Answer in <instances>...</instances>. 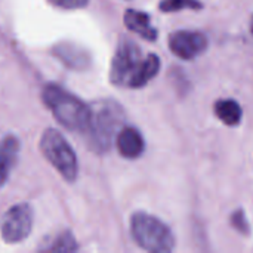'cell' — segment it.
<instances>
[{"instance_id":"6da1fadb","label":"cell","mask_w":253,"mask_h":253,"mask_svg":"<svg viewBox=\"0 0 253 253\" xmlns=\"http://www.w3.org/2000/svg\"><path fill=\"white\" fill-rule=\"evenodd\" d=\"M123 122L125 113L117 102L104 99L90 105V119L84 132L89 147L96 153L108 151L123 127Z\"/></svg>"},{"instance_id":"7a4b0ae2","label":"cell","mask_w":253,"mask_h":253,"mask_svg":"<svg viewBox=\"0 0 253 253\" xmlns=\"http://www.w3.org/2000/svg\"><path fill=\"white\" fill-rule=\"evenodd\" d=\"M42 98L44 105L64 127L68 130L86 132L90 119L89 105L58 84H46L43 87Z\"/></svg>"},{"instance_id":"3957f363","label":"cell","mask_w":253,"mask_h":253,"mask_svg":"<svg viewBox=\"0 0 253 253\" xmlns=\"http://www.w3.org/2000/svg\"><path fill=\"white\" fill-rule=\"evenodd\" d=\"M130 234L135 243L147 252L168 253L175 248V236L170 228L159 218L145 212L132 215Z\"/></svg>"},{"instance_id":"277c9868","label":"cell","mask_w":253,"mask_h":253,"mask_svg":"<svg viewBox=\"0 0 253 253\" xmlns=\"http://www.w3.org/2000/svg\"><path fill=\"white\" fill-rule=\"evenodd\" d=\"M40 150L46 160L65 178L73 182L79 173L77 156L67 139L56 129H47L40 139Z\"/></svg>"},{"instance_id":"5b68a950","label":"cell","mask_w":253,"mask_h":253,"mask_svg":"<svg viewBox=\"0 0 253 253\" xmlns=\"http://www.w3.org/2000/svg\"><path fill=\"white\" fill-rule=\"evenodd\" d=\"M142 55L139 46L127 37H123L116 49L114 58L111 61L110 80L116 86H127L135 76L139 64L142 62Z\"/></svg>"},{"instance_id":"8992f818","label":"cell","mask_w":253,"mask_h":253,"mask_svg":"<svg viewBox=\"0 0 253 253\" xmlns=\"http://www.w3.org/2000/svg\"><path fill=\"white\" fill-rule=\"evenodd\" d=\"M33 228V211L28 205L21 203L10 208L1 218L0 233L6 243H19L28 237Z\"/></svg>"},{"instance_id":"52a82bcc","label":"cell","mask_w":253,"mask_h":253,"mask_svg":"<svg viewBox=\"0 0 253 253\" xmlns=\"http://www.w3.org/2000/svg\"><path fill=\"white\" fill-rule=\"evenodd\" d=\"M170 50L181 59H194L208 47V39L199 31H175L169 36Z\"/></svg>"},{"instance_id":"ba28073f","label":"cell","mask_w":253,"mask_h":253,"mask_svg":"<svg viewBox=\"0 0 253 253\" xmlns=\"http://www.w3.org/2000/svg\"><path fill=\"white\" fill-rule=\"evenodd\" d=\"M52 53L65 67L76 70V71L89 68L90 62H92L90 53L86 49H83L82 46L71 43V42H61V43L55 44L52 49Z\"/></svg>"},{"instance_id":"9c48e42d","label":"cell","mask_w":253,"mask_h":253,"mask_svg":"<svg viewBox=\"0 0 253 253\" xmlns=\"http://www.w3.org/2000/svg\"><path fill=\"white\" fill-rule=\"evenodd\" d=\"M116 144L119 153L126 159H138L145 150V142L141 132L130 126L122 127L116 138Z\"/></svg>"},{"instance_id":"30bf717a","label":"cell","mask_w":253,"mask_h":253,"mask_svg":"<svg viewBox=\"0 0 253 253\" xmlns=\"http://www.w3.org/2000/svg\"><path fill=\"white\" fill-rule=\"evenodd\" d=\"M125 24L126 27L136 33L138 36H141L145 40L154 42L157 39V30L151 25L150 21V15L135 10V9H129L125 13Z\"/></svg>"},{"instance_id":"8fae6325","label":"cell","mask_w":253,"mask_h":253,"mask_svg":"<svg viewBox=\"0 0 253 253\" xmlns=\"http://www.w3.org/2000/svg\"><path fill=\"white\" fill-rule=\"evenodd\" d=\"M160 70V58L154 53L147 55V58L142 59V62L139 64L135 76L132 77L129 87L132 89H139L142 86H145L150 80H153L156 77V74Z\"/></svg>"},{"instance_id":"7c38bea8","label":"cell","mask_w":253,"mask_h":253,"mask_svg":"<svg viewBox=\"0 0 253 253\" xmlns=\"http://www.w3.org/2000/svg\"><path fill=\"white\" fill-rule=\"evenodd\" d=\"M19 150V144L13 136H7L0 148V187L6 182L10 168L16 159Z\"/></svg>"},{"instance_id":"4fadbf2b","label":"cell","mask_w":253,"mask_h":253,"mask_svg":"<svg viewBox=\"0 0 253 253\" xmlns=\"http://www.w3.org/2000/svg\"><path fill=\"white\" fill-rule=\"evenodd\" d=\"M216 117L228 126H237L243 117L242 107L234 99H219L215 104Z\"/></svg>"},{"instance_id":"5bb4252c","label":"cell","mask_w":253,"mask_h":253,"mask_svg":"<svg viewBox=\"0 0 253 253\" xmlns=\"http://www.w3.org/2000/svg\"><path fill=\"white\" fill-rule=\"evenodd\" d=\"M77 249H79L77 242H76L74 236L70 231H65L62 234H59L52 242V245L46 248V251H49V252H74Z\"/></svg>"},{"instance_id":"9a60e30c","label":"cell","mask_w":253,"mask_h":253,"mask_svg":"<svg viewBox=\"0 0 253 253\" xmlns=\"http://www.w3.org/2000/svg\"><path fill=\"white\" fill-rule=\"evenodd\" d=\"M159 7L162 12H176L182 9H202L203 4L199 0H162Z\"/></svg>"},{"instance_id":"2e32d148","label":"cell","mask_w":253,"mask_h":253,"mask_svg":"<svg viewBox=\"0 0 253 253\" xmlns=\"http://www.w3.org/2000/svg\"><path fill=\"white\" fill-rule=\"evenodd\" d=\"M231 224H233V227H234L239 233H242V234H245V236H248V234L251 233V225H249L248 218H246V215H245V212H243L242 209L237 211V212H234V213L231 215Z\"/></svg>"},{"instance_id":"e0dca14e","label":"cell","mask_w":253,"mask_h":253,"mask_svg":"<svg viewBox=\"0 0 253 253\" xmlns=\"http://www.w3.org/2000/svg\"><path fill=\"white\" fill-rule=\"evenodd\" d=\"M49 1L62 9H80L84 7L89 0H49Z\"/></svg>"},{"instance_id":"ac0fdd59","label":"cell","mask_w":253,"mask_h":253,"mask_svg":"<svg viewBox=\"0 0 253 253\" xmlns=\"http://www.w3.org/2000/svg\"><path fill=\"white\" fill-rule=\"evenodd\" d=\"M251 31L253 33V16H252V22H251Z\"/></svg>"}]
</instances>
